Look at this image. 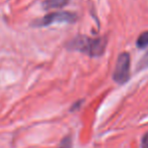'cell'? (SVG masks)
I'll use <instances>...</instances> for the list:
<instances>
[{
    "label": "cell",
    "mask_w": 148,
    "mask_h": 148,
    "mask_svg": "<svg viewBox=\"0 0 148 148\" xmlns=\"http://www.w3.org/2000/svg\"><path fill=\"white\" fill-rule=\"evenodd\" d=\"M107 41L104 37L90 38L88 36H77L68 43V47L73 51L85 53L91 57L102 56L106 49Z\"/></svg>",
    "instance_id": "cell-1"
},
{
    "label": "cell",
    "mask_w": 148,
    "mask_h": 148,
    "mask_svg": "<svg viewBox=\"0 0 148 148\" xmlns=\"http://www.w3.org/2000/svg\"><path fill=\"white\" fill-rule=\"evenodd\" d=\"M141 146H142V148H148V134H145L143 136Z\"/></svg>",
    "instance_id": "cell-8"
},
{
    "label": "cell",
    "mask_w": 148,
    "mask_h": 148,
    "mask_svg": "<svg viewBox=\"0 0 148 148\" xmlns=\"http://www.w3.org/2000/svg\"><path fill=\"white\" fill-rule=\"evenodd\" d=\"M78 19L76 13L69 11H58L47 14L40 18L33 20L31 26L33 27H45L55 23H74Z\"/></svg>",
    "instance_id": "cell-2"
},
{
    "label": "cell",
    "mask_w": 148,
    "mask_h": 148,
    "mask_svg": "<svg viewBox=\"0 0 148 148\" xmlns=\"http://www.w3.org/2000/svg\"><path fill=\"white\" fill-rule=\"evenodd\" d=\"M70 2V0H43L41 6L43 9L49 10L53 8H62L66 6Z\"/></svg>",
    "instance_id": "cell-4"
},
{
    "label": "cell",
    "mask_w": 148,
    "mask_h": 148,
    "mask_svg": "<svg viewBox=\"0 0 148 148\" xmlns=\"http://www.w3.org/2000/svg\"><path fill=\"white\" fill-rule=\"evenodd\" d=\"M148 68V51L142 57V59L140 60V62H138L137 69L138 70H143V69Z\"/></svg>",
    "instance_id": "cell-6"
},
{
    "label": "cell",
    "mask_w": 148,
    "mask_h": 148,
    "mask_svg": "<svg viewBox=\"0 0 148 148\" xmlns=\"http://www.w3.org/2000/svg\"><path fill=\"white\" fill-rule=\"evenodd\" d=\"M59 148H72V138L70 136L64 137L60 142Z\"/></svg>",
    "instance_id": "cell-7"
},
{
    "label": "cell",
    "mask_w": 148,
    "mask_h": 148,
    "mask_svg": "<svg viewBox=\"0 0 148 148\" xmlns=\"http://www.w3.org/2000/svg\"><path fill=\"white\" fill-rule=\"evenodd\" d=\"M136 45L140 49H144L148 45V31H144L138 36L136 41Z\"/></svg>",
    "instance_id": "cell-5"
},
{
    "label": "cell",
    "mask_w": 148,
    "mask_h": 148,
    "mask_svg": "<svg viewBox=\"0 0 148 148\" xmlns=\"http://www.w3.org/2000/svg\"><path fill=\"white\" fill-rule=\"evenodd\" d=\"M130 78V56L128 53H123L118 57L116 62L113 79L118 84H124Z\"/></svg>",
    "instance_id": "cell-3"
}]
</instances>
